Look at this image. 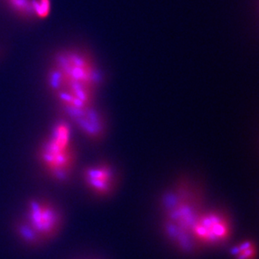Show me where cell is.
Listing matches in <instances>:
<instances>
[{"label":"cell","mask_w":259,"mask_h":259,"mask_svg":"<svg viewBox=\"0 0 259 259\" xmlns=\"http://www.w3.org/2000/svg\"><path fill=\"white\" fill-rule=\"evenodd\" d=\"M100 81L90 55L77 49L57 52L47 74V88L69 118L94 108Z\"/></svg>","instance_id":"1"},{"label":"cell","mask_w":259,"mask_h":259,"mask_svg":"<svg viewBox=\"0 0 259 259\" xmlns=\"http://www.w3.org/2000/svg\"><path fill=\"white\" fill-rule=\"evenodd\" d=\"M188 187H180L167 201L166 229L174 242L184 249H190L194 243L191 231L201 214L199 200Z\"/></svg>","instance_id":"2"},{"label":"cell","mask_w":259,"mask_h":259,"mask_svg":"<svg viewBox=\"0 0 259 259\" xmlns=\"http://www.w3.org/2000/svg\"><path fill=\"white\" fill-rule=\"evenodd\" d=\"M71 140V130L58 126L52 128L38 149L39 163L56 181H66L76 164V153Z\"/></svg>","instance_id":"3"},{"label":"cell","mask_w":259,"mask_h":259,"mask_svg":"<svg viewBox=\"0 0 259 259\" xmlns=\"http://www.w3.org/2000/svg\"><path fill=\"white\" fill-rule=\"evenodd\" d=\"M232 223L225 213L218 210L201 211L191 231L194 244L215 247L223 244L232 235Z\"/></svg>","instance_id":"4"},{"label":"cell","mask_w":259,"mask_h":259,"mask_svg":"<svg viewBox=\"0 0 259 259\" xmlns=\"http://www.w3.org/2000/svg\"><path fill=\"white\" fill-rule=\"evenodd\" d=\"M26 222L43 241L54 237L61 227L58 208L45 200L29 201L26 209Z\"/></svg>","instance_id":"5"},{"label":"cell","mask_w":259,"mask_h":259,"mask_svg":"<svg viewBox=\"0 0 259 259\" xmlns=\"http://www.w3.org/2000/svg\"><path fill=\"white\" fill-rule=\"evenodd\" d=\"M85 185L93 193L105 196L113 191L116 185V175L113 168L105 163L87 167L82 173Z\"/></svg>","instance_id":"6"},{"label":"cell","mask_w":259,"mask_h":259,"mask_svg":"<svg viewBox=\"0 0 259 259\" xmlns=\"http://www.w3.org/2000/svg\"><path fill=\"white\" fill-rule=\"evenodd\" d=\"M71 120L88 137L93 140L99 139L104 132V121L94 108L76 114L71 117Z\"/></svg>","instance_id":"7"},{"label":"cell","mask_w":259,"mask_h":259,"mask_svg":"<svg viewBox=\"0 0 259 259\" xmlns=\"http://www.w3.org/2000/svg\"><path fill=\"white\" fill-rule=\"evenodd\" d=\"M18 17L25 20L35 19L34 5L36 0H1Z\"/></svg>","instance_id":"8"},{"label":"cell","mask_w":259,"mask_h":259,"mask_svg":"<svg viewBox=\"0 0 259 259\" xmlns=\"http://www.w3.org/2000/svg\"><path fill=\"white\" fill-rule=\"evenodd\" d=\"M16 229L20 238L24 240L27 244L36 246L43 242L41 237H39V234L34 230L31 226L29 225L26 220L22 223H18Z\"/></svg>","instance_id":"9"},{"label":"cell","mask_w":259,"mask_h":259,"mask_svg":"<svg viewBox=\"0 0 259 259\" xmlns=\"http://www.w3.org/2000/svg\"><path fill=\"white\" fill-rule=\"evenodd\" d=\"M232 253L235 259H255L256 246L252 241H243L233 247Z\"/></svg>","instance_id":"10"},{"label":"cell","mask_w":259,"mask_h":259,"mask_svg":"<svg viewBox=\"0 0 259 259\" xmlns=\"http://www.w3.org/2000/svg\"><path fill=\"white\" fill-rule=\"evenodd\" d=\"M52 11L51 0H36L34 5V15L35 19L44 20L48 17Z\"/></svg>","instance_id":"11"}]
</instances>
